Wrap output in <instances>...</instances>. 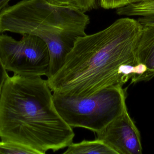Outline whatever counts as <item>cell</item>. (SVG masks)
Segmentation results:
<instances>
[{"label": "cell", "mask_w": 154, "mask_h": 154, "mask_svg": "<svg viewBox=\"0 0 154 154\" xmlns=\"http://www.w3.org/2000/svg\"><path fill=\"white\" fill-rule=\"evenodd\" d=\"M143 25L125 17L80 37L60 69L47 79L53 93L83 97L111 87H123L138 74L134 52Z\"/></svg>", "instance_id": "cell-1"}, {"label": "cell", "mask_w": 154, "mask_h": 154, "mask_svg": "<svg viewBox=\"0 0 154 154\" xmlns=\"http://www.w3.org/2000/svg\"><path fill=\"white\" fill-rule=\"evenodd\" d=\"M48 80L39 76L13 75L0 90V138L45 154L67 147L73 128L56 109Z\"/></svg>", "instance_id": "cell-2"}, {"label": "cell", "mask_w": 154, "mask_h": 154, "mask_svg": "<svg viewBox=\"0 0 154 154\" xmlns=\"http://www.w3.org/2000/svg\"><path fill=\"white\" fill-rule=\"evenodd\" d=\"M90 21L74 8L47 0H22L0 11V33L30 34L43 40L49 53L48 79L60 69L77 40L87 34Z\"/></svg>", "instance_id": "cell-3"}, {"label": "cell", "mask_w": 154, "mask_h": 154, "mask_svg": "<svg viewBox=\"0 0 154 154\" xmlns=\"http://www.w3.org/2000/svg\"><path fill=\"white\" fill-rule=\"evenodd\" d=\"M126 94L125 89L118 86L107 88L83 97L54 93L53 97L57 111L69 126L97 134L126 108Z\"/></svg>", "instance_id": "cell-4"}, {"label": "cell", "mask_w": 154, "mask_h": 154, "mask_svg": "<svg viewBox=\"0 0 154 154\" xmlns=\"http://www.w3.org/2000/svg\"><path fill=\"white\" fill-rule=\"evenodd\" d=\"M22 35L17 41L0 34V57L5 69L14 75L47 77L49 65L47 44L37 36Z\"/></svg>", "instance_id": "cell-5"}, {"label": "cell", "mask_w": 154, "mask_h": 154, "mask_svg": "<svg viewBox=\"0 0 154 154\" xmlns=\"http://www.w3.org/2000/svg\"><path fill=\"white\" fill-rule=\"evenodd\" d=\"M116 154H141L140 132L128 111L127 108L104 129L96 134Z\"/></svg>", "instance_id": "cell-6"}, {"label": "cell", "mask_w": 154, "mask_h": 154, "mask_svg": "<svg viewBox=\"0 0 154 154\" xmlns=\"http://www.w3.org/2000/svg\"><path fill=\"white\" fill-rule=\"evenodd\" d=\"M134 52L137 63L146 68L134 83L152 79L154 77V25H143L134 44Z\"/></svg>", "instance_id": "cell-7"}, {"label": "cell", "mask_w": 154, "mask_h": 154, "mask_svg": "<svg viewBox=\"0 0 154 154\" xmlns=\"http://www.w3.org/2000/svg\"><path fill=\"white\" fill-rule=\"evenodd\" d=\"M64 154H116L105 143L96 138L93 141L83 140L80 143H72Z\"/></svg>", "instance_id": "cell-8"}, {"label": "cell", "mask_w": 154, "mask_h": 154, "mask_svg": "<svg viewBox=\"0 0 154 154\" xmlns=\"http://www.w3.org/2000/svg\"><path fill=\"white\" fill-rule=\"evenodd\" d=\"M116 10L117 14L119 15L140 17L154 15V1L132 3Z\"/></svg>", "instance_id": "cell-9"}, {"label": "cell", "mask_w": 154, "mask_h": 154, "mask_svg": "<svg viewBox=\"0 0 154 154\" xmlns=\"http://www.w3.org/2000/svg\"><path fill=\"white\" fill-rule=\"evenodd\" d=\"M57 5L77 9L82 12L90 11L98 8L100 0H47Z\"/></svg>", "instance_id": "cell-10"}, {"label": "cell", "mask_w": 154, "mask_h": 154, "mask_svg": "<svg viewBox=\"0 0 154 154\" xmlns=\"http://www.w3.org/2000/svg\"><path fill=\"white\" fill-rule=\"evenodd\" d=\"M0 154H38L34 150L26 146L17 144L2 142L0 143Z\"/></svg>", "instance_id": "cell-11"}, {"label": "cell", "mask_w": 154, "mask_h": 154, "mask_svg": "<svg viewBox=\"0 0 154 154\" xmlns=\"http://www.w3.org/2000/svg\"><path fill=\"white\" fill-rule=\"evenodd\" d=\"M132 0H100V5L106 10L117 9L131 3Z\"/></svg>", "instance_id": "cell-12"}, {"label": "cell", "mask_w": 154, "mask_h": 154, "mask_svg": "<svg viewBox=\"0 0 154 154\" xmlns=\"http://www.w3.org/2000/svg\"><path fill=\"white\" fill-rule=\"evenodd\" d=\"M9 76L8 71L5 69L0 57V90L5 80Z\"/></svg>", "instance_id": "cell-13"}, {"label": "cell", "mask_w": 154, "mask_h": 154, "mask_svg": "<svg viewBox=\"0 0 154 154\" xmlns=\"http://www.w3.org/2000/svg\"><path fill=\"white\" fill-rule=\"evenodd\" d=\"M137 20L142 25H154V15L142 16L139 17Z\"/></svg>", "instance_id": "cell-14"}, {"label": "cell", "mask_w": 154, "mask_h": 154, "mask_svg": "<svg viewBox=\"0 0 154 154\" xmlns=\"http://www.w3.org/2000/svg\"><path fill=\"white\" fill-rule=\"evenodd\" d=\"M154 1V0H132L131 3H132L143 2H150V1Z\"/></svg>", "instance_id": "cell-15"}, {"label": "cell", "mask_w": 154, "mask_h": 154, "mask_svg": "<svg viewBox=\"0 0 154 154\" xmlns=\"http://www.w3.org/2000/svg\"><path fill=\"white\" fill-rule=\"evenodd\" d=\"M0 143H1V142H0Z\"/></svg>", "instance_id": "cell-16"}]
</instances>
